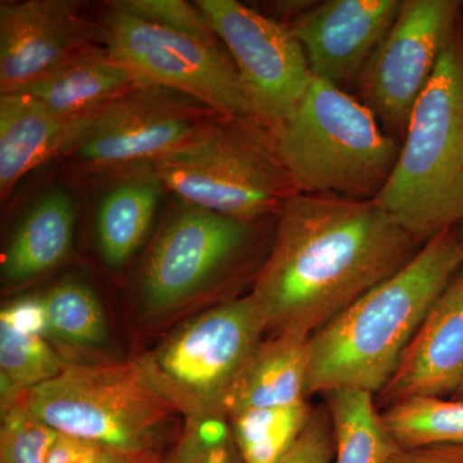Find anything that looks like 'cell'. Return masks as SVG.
<instances>
[{
	"label": "cell",
	"mask_w": 463,
	"mask_h": 463,
	"mask_svg": "<svg viewBox=\"0 0 463 463\" xmlns=\"http://www.w3.org/2000/svg\"><path fill=\"white\" fill-rule=\"evenodd\" d=\"M97 212L96 234L100 257L108 267H124L147 237L156 215L163 183L151 166L109 179Z\"/></svg>",
	"instance_id": "d6986e66"
},
{
	"label": "cell",
	"mask_w": 463,
	"mask_h": 463,
	"mask_svg": "<svg viewBox=\"0 0 463 463\" xmlns=\"http://www.w3.org/2000/svg\"><path fill=\"white\" fill-rule=\"evenodd\" d=\"M322 397L334 429L335 463H386L401 448L371 392L335 390Z\"/></svg>",
	"instance_id": "44dd1931"
},
{
	"label": "cell",
	"mask_w": 463,
	"mask_h": 463,
	"mask_svg": "<svg viewBox=\"0 0 463 463\" xmlns=\"http://www.w3.org/2000/svg\"><path fill=\"white\" fill-rule=\"evenodd\" d=\"M99 114L61 115L23 91L2 94L0 96V196L2 200H7L11 196L14 187L27 174L53 158L62 157L87 132L88 128Z\"/></svg>",
	"instance_id": "2e32d148"
},
{
	"label": "cell",
	"mask_w": 463,
	"mask_h": 463,
	"mask_svg": "<svg viewBox=\"0 0 463 463\" xmlns=\"http://www.w3.org/2000/svg\"><path fill=\"white\" fill-rule=\"evenodd\" d=\"M239 70L258 121L270 134L297 111L313 81L289 26L236 0H197Z\"/></svg>",
	"instance_id": "7c38bea8"
},
{
	"label": "cell",
	"mask_w": 463,
	"mask_h": 463,
	"mask_svg": "<svg viewBox=\"0 0 463 463\" xmlns=\"http://www.w3.org/2000/svg\"><path fill=\"white\" fill-rule=\"evenodd\" d=\"M47 331L74 347L99 350L108 345L109 323L94 289L79 279H67L41 298Z\"/></svg>",
	"instance_id": "603a6c76"
},
{
	"label": "cell",
	"mask_w": 463,
	"mask_h": 463,
	"mask_svg": "<svg viewBox=\"0 0 463 463\" xmlns=\"http://www.w3.org/2000/svg\"><path fill=\"white\" fill-rule=\"evenodd\" d=\"M14 402L57 432L109 449L163 452L181 431H173L178 411L136 358L67 364L57 377L24 390Z\"/></svg>",
	"instance_id": "52a82bcc"
},
{
	"label": "cell",
	"mask_w": 463,
	"mask_h": 463,
	"mask_svg": "<svg viewBox=\"0 0 463 463\" xmlns=\"http://www.w3.org/2000/svg\"><path fill=\"white\" fill-rule=\"evenodd\" d=\"M265 332L249 294L188 319L136 361L184 420L228 421L232 399Z\"/></svg>",
	"instance_id": "ba28073f"
},
{
	"label": "cell",
	"mask_w": 463,
	"mask_h": 463,
	"mask_svg": "<svg viewBox=\"0 0 463 463\" xmlns=\"http://www.w3.org/2000/svg\"><path fill=\"white\" fill-rule=\"evenodd\" d=\"M145 84L149 83L99 42L20 91L57 114L90 116Z\"/></svg>",
	"instance_id": "e0dca14e"
},
{
	"label": "cell",
	"mask_w": 463,
	"mask_h": 463,
	"mask_svg": "<svg viewBox=\"0 0 463 463\" xmlns=\"http://www.w3.org/2000/svg\"><path fill=\"white\" fill-rule=\"evenodd\" d=\"M75 207L67 192L54 188L29 210L2 259V282L18 288L56 269L71 250Z\"/></svg>",
	"instance_id": "ac0fdd59"
},
{
	"label": "cell",
	"mask_w": 463,
	"mask_h": 463,
	"mask_svg": "<svg viewBox=\"0 0 463 463\" xmlns=\"http://www.w3.org/2000/svg\"><path fill=\"white\" fill-rule=\"evenodd\" d=\"M58 432L14 403L2 408L0 463H45Z\"/></svg>",
	"instance_id": "4316f807"
},
{
	"label": "cell",
	"mask_w": 463,
	"mask_h": 463,
	"mask_svg": "<svg viewBox=\"0 0 463 463\" xmlns=\"http://www.w3.org/2000/svg\"><path fill=\"white\" fill-rule=\"evenodd\" d=\"M93 25L97 41L147 83L182 91L219 114L258 121L233 58L196 3L115 0Z\"/></svg>",
	"instance_id": "3957f363"
},
{
	"label": "cell",
	"mask_w": 463,
	"mask_h": 463,
	"mask_svg": "<svg viewBox=\"0 0 463 463\" xmlns=\"http://www.w3.org/2000/svg\"><path fill=\"white\" fill-rule=\"evenodd\" d=\"M383 417L401 448L463 446V399H407L385 408Z\"/></svg>",
	"instance_id": "cb8c5ba5"
},
{
	"label": "cell",
	"mask_w": 463,
	"mask_h": 463,
	"mask_svg": "<svg viewBox=\"0 0 463 463\" xmlns=\"http://www.w3.org/2000/svg\"><path fill=\"white\" fill-rule=\"evenodd\" d=\"M386 463H463V446L432 444L399 448Z\"/></svg>",
	"instance_id": "f546056e"
},
{
	"label": "cell",
	"mask_w": 463,
	"mask_h": 463,
	"mask_svg": "<svg viewBox=\"0 0 463 463\" xmlns=\"http://www.w3.org/2000/svg\"><path fill=\"white\" fill-rule=\"evenodd\" d=\"M462 265L461 233L452 227L315 332L309 337L307 395L364 390L376 397Z\"/></svg>",
	"instance_id": "7a4b0ae2"
},
{
	"label": "cell",
	"mask_w": 463,
	"mask_h": 463,
	"mask_svg": "<svg viewBox=\"0 0 463 463\" xmlns=\"http://www.w3.org/2000/svg\"><path fill=\"white\" fill-rule=\"evenodd\" d=\"M336 455L334 429L327 408H316L295 446L279 463H332Z\"/></svg>",
	"instance_id": "83f0119b"
},
{
	"label": "cell",
	"mask_w": 463,
	"mask_h": 463,
	"mask_svg": "<svg viewBox=\"0 0 463 463\" xmlns=\"http://www.w3.org/2000/svg\"><path fill=\"white\" fill-rule=\"evenodd\" d=\"M316 408L304 403L232 413L228 423L243 463H279L306 430Z\"/></svg>",
	"instance_id": "7402d4cb"
},
{
	"label": "cell",
	"mask_w": 463,
	"mask_h": 463,
	"mask_svg": "<svg viewBox=\"0 0 463 463\" xmlns=\"http://www.w3.org/2000/svg\"><path fill=\"white\" fill-rule=\"evenodd\" d=\"M462 9L458 0H403L356 84L381 128L401 143L417 100L461 23Z\"/></svg>",
	"instance_id": "8fae6325"
},
{
	"label": "cell",
	"mask_w": 463,
	"mask_h": 463,
	"mask_svg": "<svg viewBox=\"0 0 463 463\" xmlns=\"http://www.w3.org/2000/svg\"><path fill=\"white\" fill-rule=\"evenodd\" d=\"M255 225L176 200L143 264V313L170 315L214 288L245 255Z\"/></svg>",
	"instance_id": "30bf717a"
},
{
	"label": "cell",
	"mask_w": 463,
	"mask_h": 463,
	"mask_svg": "<svg viewBox=\"0 0 463 463\" xmlns=\"http://www.w3.org/2000/svg\"><path fill=\"white\" fill-rule=\"evenodd\" d=\"M161 452H124L103 448L99 463H156Z\"/></svg>",
	"instance_id": "1f68e13d"
},
{
	"label": "cell",
	"mask_w": 463,
	"mask_h": 463,
	"mask_svg": "<svg viewBox=\"0 0 463 463\" xmlns=\"http://www.w3.org/2000/svg\"><path fill=\"white\" fill-rule=\"evenodd\" d=\"M421 243L463 223V17L417 100L373 200Z\"/></svg>",
	"instance_id": "277c9868"
},
{
	"label": "cell",
	"mask_w": 463,
	"mask_h": 463,
	"mask_svg": "<svg viewBox=\"0 0 463 463\" xmlns=\"http://www.w3.org/2000/svg\"><path fill=\"white\" fill-rule=\"evenodd\" d=\"M402 5L403 0H328L298 14L289 29L313 78L341 90L358 84Z\"/></svg>",
	"instance_id": "5bb4252c"
},
{
	"label": "cell",
	"mask_w": 463,
	"mask_h": 463,
	"mask_svg": "<svg viewBox=\"0 0 463 463\" xmlns=\"http://www.w3.org/2000/svg\"><path fill=\"white\" fill-rule=\"evenodd\" d=\"M309 337L283 334L258 347L232 399L230 413L307 402Z\"/></svg>",
	"instance_id": "ffe728a7"
},
{
	"label": "cell",
	"mask_w": 463,
	"mask_h": 463,
	"mask_svg": "<svg viewBox=\"0 0 463 463\" xmlns=\"http://www.w3.org/2000/svg\"><path fill=\"white\" fill-rule=\"evenodd\" d=\"M459 227V233H461V239H462V243H463V223L461 225H458Z\"/></svg>",
	"instance_id": "836d02e7"
},
{
	"label": "cell",
	"mask_w": 463,
	"mask_h": 463,
	"mask_svg": "<svg viewBox=\"0 0 463 463\" xmlns=\"http://www.w3.org/2000/svg\"><path fill=\"white\" fill-rule=\"evenodd\" d=\"M151 167L176 200L248 223L277 218L300 194L272 134L236 116H219Z\"/></svg>",
	"instance_id": "8992f818"
},
{
	"label": "cell",
	"mask_w": 463,
	"mask_h": 463,
	"mask_svg": "<svg viewBox=\"0 0 463 463\" xmlns=\"http://www.w3.org/2000/svg\"><path fill=\"white\" fill-rule=\"evenodd\" d=\"M93 21L69 0L0 5V93H16L96 44Z\"/></svg>",
	"instance_id": "4fadbf2b"
},
{
	"label": "cell",
	"mask_w": 463,
	"mask_h": 463,
	"mask_svg": "<svg viewBox=\"0 0 463 463\" xmlns=\"http://www.w3.org/2000/svg\"><path fill=\"white\" fill-rule=\"evenodd\" d=\"M0 319L21 331L39 335L48 332L41 300L18 301L14 306L3 307Z\"/></svg>",
	"instance_id": "4dcf8cb0"
},
{
	"label": "cell",
	"mask_w": 463,
	"mask_h": 463,
	"mask_svg": "<svg viewBox=\"0 0 463 463\" xmlns=\"http://www.w3.org/2000/svg\"><path fill=\"white\" fill-rule=\"evenodd\" d=\"M102 452L99 444L58 432L45 463H99Z\"/></svg>",
	"instance_id": "f1b7e54d"
},
{
	"label": "cell",
	"mask_w": 463,
	"mask_h": 463,
	"mask_svg": "<svg viewBox=\"0 0 463 463\" xmlns=\"http://www.w3.org/2000/svg\"><path fill=\"white\" fill-rule=\"evenodd\" d=\"M66 365L42 335L18 330L0 319V373L12 388H35L57 377Z\"/></svg>",
	"instance_id": "d4e9b609"
},
{
	"label": "cell",
	"mask_w": 463,
	"mask_h": 463,
	"mask_svg": "<svg viewBox=\"0 0 463 463\" xmlns=\"http://www.w3.org/2000/svg\"><path fill=\"white\" fill-rule=\"evenodd\" d=\"M221 115L182 91L145 84L103 109L61 158L76 178L109 181L151 166Z\"/></svg>",
	"instance_id": "9c48e42d"
},
{
	"label": "cell",
	"mask_w": 463,
	"mask_h": 463,
	"mask_svg": "<svg viewBox=\"0 0 463 463\" xmlns=\"http://www.w3.org/2000/svg\"><path fill=\"white\" fill-rule=\"evenodd\" d=\"M463 385V265L376 395L381 411L412 398H452Z\"/></svg>",
	"instance_id": "9a60e30c"
},
{
	"label": "cell",
	"mask_w": 463,
	"mask_h": 463,
	"mask_svg": "<svg viewBox=\"0 0 463 463\" xmlns=\"http://www.w3.org/2000/svg\"><path fill=\"white\" fill-rule=\"evenodd\" d=\"M156 463H243L230 423L222 419L184 420Z\"/></svg>",
	"instance_id": "484cf974"
},
{
	"label": "cell",
	"mask_w": 463,
	"mask_h": 463,
	"mask_svg": "<svg viewBox=\"0 0 463 463\" xmlns=\"http://www.w3.org/2000/svg\"><path fill=\"white\" fill-rule=\"evenodd\" d=\"M272 138L300 194L352 200L376 199L402 145L361 99L318 79Z\"/></svg>",
	"instance_id": "5b68a950"
},
{
	"label": "cell",
	"mask_w": 463,
	"mask_h": 463,
	"mask_svg": "<svg viewBox=\"0 0 463 463\" xmlns=\"http://www.w3.org/2000/svg\"><path fill=\"white\" fill-rule=\"evenodd\" d=\"M452 398L463 399V385H462V388L459 389L458 392H456L455 397H452Z\"/></svg>",
	"instance_id": "d6a6232c"
},
{
	"label": "cell",
	"mask_w": 463,
	"mask_h": 463,
	"mask_svg": "<svg viewBox=\"0 0 463 463\" xmlns=\"http://www.w3.org/2000/svg\"><path fill=\"white\" fill-rule=\"evenodd\" d=\"M422 245L373 200L298 194L277 216L250 295L270 336L310 337Z\"/></svg>",
	"instance_id": "6da1fadb"
}]
</instances>
